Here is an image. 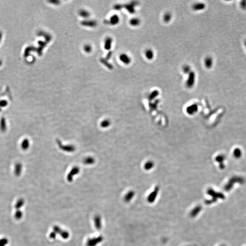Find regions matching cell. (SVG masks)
<instances>
[{
    "mask_svg": "<svg viewBox=\"0 0 246 246\" xmlns=\"http://www.w3.org/2000/svg\"><path fill=\"white\" fill-rule=\"evenodd\" d=\"M103 238L102 237L90 238L88 239L86 243L87 246H96L98 244L103 241Z\"/></svg>",
    "mask_w": 246,
    "mask_h": 246,
    "instance_id": "3957f363",
    "label": "cell"
},
{
    "mask_svg": "<svg viewBox=\"0 0 246 246\" xmlns=\"http://www.w3.org/2000/svg\"><path fill=\"white\" fill-rule=\"evenodd\" d=\"M84 49V51L88 53L91 52V51L92 50V48L91 47L90 45H87L85 46Z\"/></svg>",
    "mask_w": 246,
    "mask_h": 246,
    "instance_id": "7402d4cb",
    "label": "cell"
},
{
    "mask_svg": "<svg viewBox=\"0 0 246 246\" xmlns=\"http://www.w3.org/2000/svg\"><path fill=\"white\" fill-rule=\"evenodd\" d=\"M111 42L112 40L111 38H109L106 39L105 42V48L107 49H109L110 48V46L111 45Z\"/></svg>",
    "mask_w": 246,
    "mask_h": 246,
    "instance_id": "d6986e66",
    "label": "cell"
},
{
    "mask_svg": "<svg viewBox=\"0 0 246 246\" xmlns=\"http://www.w3.org/2000/svg\"><path fill=\"white\" fill-rule=\"evenodd\" d=\"M80 16H82V17H87L89 16V14L88 13V12H87V11H85V10L80 11Z\"/></svg>",
    "mask_w": 246,
    "mask_h": 246,
    "instance_id": "44dd1931",
    "label": "cell"
},
{
    "mask_svg": "<svg viewBox=\"0 0 246 246\" xmlns=\"http://www.w3.org/2000/svg\"><path fill=\"white\" fill-rule=\"evenodd\" d=\"M120 60L125 65H129L131 62V59L129 56L125 53L121 54L119 57Z\"/></svg>",
    "mask_w": 246,
    "mask_h": 246,
    "instance_id": "ba28073f",
    "label": "cell"
},
{
    "mask_svg": "<svg viewBox=\"0 0 246 246\" xmlns=\"http://www.w3.org/2000/svg\"><path fill=\"white\" fill-rule=\"evenodd\" d=\"M172 18V14L169 11H167L162 16V19L164 22L169 23L171 21Z\"/></svg>",
    "mask_w": 246,
    "mask_h": 246,
    "instance_id": "9c48e42d",
    "label": "cell"
},
{
    "mask_svg": "<svg viewBox=\"0 0 246 246\" xmlns=\"http://www.w3.org/2000/svg\"><path fill=\"white\" fill-rule=\"evenodd\" d=\"M0 111H1V109H0Z\"/></svg>",
    "mask_w": 246,
    "mask_h": 246,
    "instance_id": "4316f807",
    "label": "cell"
},
{
    "mask_svg": "<svg viewBox=\"0 0 246 246\" xmlns=\"http://www.w3.org/2000/svg\"><path fill=\"white\" fill-rule=\"evenodd\" d=\"M1 33L0 32V39H1Z\"/></svg>",
    "mask_w": 246,
    "mask_h": 246,
    "instance_id": "cb8c5ba5",
    "label": "cell"
},
{
    "mask_svg": "<svg viewBox=\"0 0 246 246\" xmlns=\"http://www.w3.org/2000/svg\"><path fill=\"white\" fill-rule=\"evenodd\" d=\"M182 70L183 73L184 74L188 75L189 74H190L191 72L192 71V69L190 65L188 64H185L184 65L182 68Z\"/></svg>",
    "mask_w": 246,
    "mask_h": 246,
    "instance_id": "5bb4252c",
    "label": "cell"
},
{
    "mask_svg": "<svg viewBox=\"0 0 246 246\" xmlns=\"http://www.w3.org/2000/svg\"><path fill=\"white\" fill-rule=\"evenodd\" d=\"M130 24L132 27H138L141 24V20L138 17H133L130 20Z\"/></svg>",
    "mask_w": 246,
    "mask_h": 246,
    "instance_id": "30bf717a",
    "label": "cell"
},
{
    "mask_svg": "<svg viewBox=\"0 0 246 246\" xmlns=\"http://www.w3.org/2000/svg\"><path fill=\"white\" fill-rule=\"evenodd\" d=\"M1 62H0V65H1Z\"/></svg>",
    "mask_w": 246,
    "mask_h": 246,
    "instance_id": "484cf974",
    "label": "cell"
},
{
    "mask_svg": "<svg viewBox=\"0 0 246 246\" xmlns=\"http://www.w3.org/2000/svg\"><path fill=\"white\" fill-rule=\"evenodd\" d=\"M201 206H196L194 209H193L191 212V215L192 217H196L197 215L201 211Z\"/></svg>",
    "mask_w": 246,
    "mask_h": 246,
    "instance_id": "2e32d148",
    "label": "cell"
},
{
    "mask_svg": "<svg viewBox=\"0 0 246 246\" xmlns=\"http://www.w3.org/2000/svg\"><path fill=\"white\" fill-rule=\"evenodd\" d=\"M119 21V18L117 16H113L111 18V22L113 24H117Z\"/></svg>",
    "mask_w": 246,
    "mask_h": 246,
    "instance_id": "ffe728a7",
    "label": "cell"
},
{
    "mask_svg": "<svg viewBox=\"0 0 246 246\" xmlns=\"http://www.w3.org/2000/svg\"><path fill=\"white\" fill-rule=\"evenodd\" d=\"M29 146H30V142L28 139H25L22 141L21 143V147L22 150H27L29 148Z\"/></svg>",
    "mask_w": 246,
    "mask_h": 246,
    "instance_id": "9a60e30c",
    "label": "cell"
},
{
    "mask_svg": "<svg viewBox=\"0 0 246 246\" xmlns=\"http://www.w3.org/2000/svg\"><path fill=\"white\" fill-rule=\"evenodd\" d=\"M8 103L6 100H3L0 101V107H4L7 105Z\"/></svg>",
    "mask_w": 246,
    "mask_h": 246,
    "instance_id": "603a6c76",
    "label": "cell"
},
{
    "mask_svg": "<svg viewBox=\"0 0 246 246\" xmlns=\"http://www.w3.org/2000/svg\"><path fill=\"white\" fill-rule=\"evenodd\" d=\"M54 232L56 233H58L61 235L62 238L64 239H67L69 238V233L65 231L62 230L59 227L55 226L54 227Z\"/></svg>",
    "mask_w": 246,
    "mask_h": 246,
    "instance_id": "8992f818",
    "label": "cell"
},
{
    "mask_svg": "<svg viewBox=\"0 0 246 246\" xmlns=\"http://www.w3.org/2000/svg\"><path fill=\"white\" fill-rule=\"evenodd\" d=\"M206 7V4L203 2H197L194 3L192 5L191 8L193 11H203Z\"/></svg>",
    "mask_w": 246,
    "mask_h": 246,
    "instance_id": "277c9868",
    "label": "cell"
},
{
    "mask_svg": "<svg viewBox=\"0 0 246 246\" xmlns=\"http://www.w3.org/2000/svg\"><path fill=\"white\" fill-rule=\"evenodd\" d=\"M22 169V166L21 163H17L15 164L14 168V173L16 176H19L21 174Z\"/></svg>",
    "mask_w": 246,
    "mask_h": 246,
    "instance_id": "7c38bea8",
    "label": "cell"
},
{
    "mask_svg": "<svg viewBox=\"0 0 246 246\" xmlns=\"http://www.w3.org/2000/svg\"><path fill=\"white\" fill-rule=\"evenodd\" d=\"M156 193H157V192H155L154 193L153 192L151 194L150 196H149L148 201L149 202L151 203L154 201V200L156 198V195H157Z\"/></svg>",
    "mask_w": 246,
    "mask_h": 246,
    "instance_id": "ac0fdd59",
    "label": "cell"
},
{
    "mask_svg": "<svg viewBox=\"0 0 246 246\" xmlns=\"http://www.w3.org/2000/svg\"><path fill=\"white\" fill-rule=\"evenodd\" d=\"M208 194L212 196V199L207 201V204H212L213 203L216 202V201H217L218 199H225V196L223 194L216 192L212 190H210L208 192Z\"/></svg>",
    "mask_w": 246,
    "mask_h": 246,
    "instance_id": "7a4b0ae2",
    "label": "cell"
},
{
    "mask_svg": "<svg viewBox=\"0 0 246 246\" xmlns=\"http://www.w3.org/2000/svg\"><path fill=\"white\" fill-rule=\"evenodd\" d=\"M225 246V245H221V246Z\"/></svg>",
    "mask_w": 246,
    "mask_h": 246,
    "instance_id": "d4e9b609",
    "label": "cell"
},
{
    "mask_svg": "<svg viewBox=\"0 0 246 246\" xmlns=\"http://www.w3.org/2000/svg\"><path fill=\"white\" fill-rule=\"evenodd\" d=\"M213 60L211 56H207L204 59V65L207 69H211L213 66Z\"/></svg>",
    "mask_w": 246,
    "mask_h": 246,
    "instance_id": "52a82bcc",
    "label": "cell"
},
{
    "mask_svg": "<svg viewBox=\"0 0 246 246\" xmlns=\"http://www.w3.org/2000/svg\"><path fill=\"white\" fill-rule=\"evenodd\" d=\"M94 225L96 228L100 230L102 228V223H101V219L99 216H96L94 218Z\"/></svg>",
    "mask_w": 246,
    "mask_h": 246,
    "instance_id": "8fae6325",
    "label": "cell"
},
{
    "mask_svg": "<svg viewBox=\"0 0 246 246\" xmlns=\"http://www.w3.org/2000/svg\"><path fill=\"white\" fill-rule=\"evenodd\" d=\"M6 123L5 118L2 117L0 120V130L1 132H5L6 130Z\"/></svg>",
    "mask_w": 246,
    "mask_h": 246,
    "instance_id": "4fadbf2b",
    "label": "cell"
},
{
    "mask_svg": "<svg viewBox=\"0 0 246 246\" xmlns=\"http://www.w3.org/2000/svg\"><path fill=\"white\" fill-rule=\"evenodd\" d=\"M134 195H135L133 191H130L129 193H127L126 196H125L124 201L127 202H130L131 201V200H132V199L133 198Z\"/></svg>",
    "mask_w": 246,
    "mask_h": 246,
    "instance_id": "e0dca14e",
    "label": "cell"
},
{
    "mask_svg": "<svg viewBox=\"0 0 246 246\" xmlns=\"http://www.w3.org/2000/svg\"><path fill=\"white\" fill-rule=\"evenodd\" d=\"M188 77L185 81V85L186 87L189 89L193 88L196 83V74L194 71H192L187 75Z\"/></svg>",
    "mask_w": 246,
    "mask_h": 246,
    "instance_id": "6da1fadb",
    "label": "cell"
},
{
    "mask_svg": "<svg viewBox=\"0 0 246 246\" xmlns=\"http://www.w3.org/2000/svg\"><path fill=\"white\" fill-rule=\"evenodd\" d=\"M144 55L147 60L152 61L155 58V53L154 51L152 48H148L145 51Z\"/></svg>",
    "mask_w": 246,
    "mask_h": 246,
    "instance_id": "5b68a950",
    "label": "cell"
}]
</instances>
